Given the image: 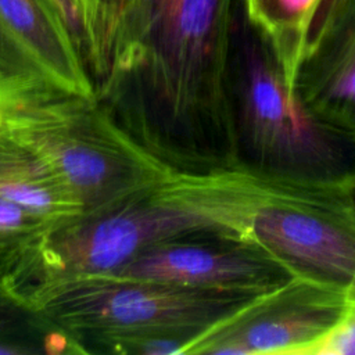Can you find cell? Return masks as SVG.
<instances>
[{"mask_svg":"<svg viewBox=\"0 0 355 355\" xmlns=\"http://www.w3.org/2000/svg\"><path fill=\"white\" fill-rule=\"evenodd\" d=\"M240 0H119L96 97L172 166L237 164L227 93Z\"/></svg>","mask_w":355,"mask_h":355,"instance_id":"cell-1","label":"cell"},{"mask_svg":"<svg viewBox=\"0 0 355 355\" xmlns=\"http://www.w3.org/2000/svg\"><path fill=\"white\" fill-rule=\"evenodd\" d=\"M201 234L257 248L293 275L355 295V190L273 178L239 164L176 171L153 190Z\"/></svg>","mask_w":355,"mask_h":355,"instance_id":"cell-2","label":"cell"},{"mask_svg":"<svg viewBox=\"0 0 355 355\" xmlns=\"http://www.w3.org/2000/svg\"><path fill=\"white\" fill-rule=\"evenodd\" d=\"M237 164L279 179L355 190V135L291 90L269 40L239 1L227 67Z\"/></svg>","mask_w":355,"mask_h":355,"instance_id":"cell-3","label":"cell"},{"mask_svg":"<svg viewBox=\"0 0 355 355\" xmlns=\"http://www.w3.org/2000/svg\"><path fill=\"white\" fill-rule=\"evenodd\" d=\"M0 293L72 333H169L187 337L189 347L252 298L114 273L8 275Z\"/></svg>","mask_w":355,"mask_h":355,"instance_id":"cell-4","label":"cell"},{"mask_svg":"<svg viewBox=\"0 0 355 355\" xmlns=\"http://www.w3.org/2000/svg\"><path fill=\"white\" fill-rule=\"evenodd\" d=\"M94 212L146 193L176 171L139 143L97 97L57 96L4 126Z\"/></svg>","mask_w":355,"mask_h":355,"instance_id":"cell-5","label":"cell"},{"mask_svg":"<svg viewBox=\"0 0 355 355\" xmlns=\"http://www.w3.org/2000/svg\"><path fill=\"white\" fill-rule=\"evenodd\" d=\"M190 234H201L197 219L151 189L50 225L26 244L11 273H111L153 244Z\"/></svg>","mask_w":355,"mask_h":355,"instance_id":"cell-6","label":"cell"},{"mask_svg":"<svg viewBox=\"0 0 355 355\" xmlns=\"http://www.w3.org/2000/svg\"><path fill=\"white\" fill-rule=\"evenodd\" d=\"M352 297L338 286L294 276L247 300L197 336L186 354L297 355L341 318Z\"/></svg>","mask_w":355,"mask_h":355,"instance_id":"cell-7","label":"cell"},{"mask_svg":"<svg viewBox=\"0 0 355 355\" xmlns=\"http://www.w3.org/2000/svg\"><path fill=\"white\" fill-rule=\"evenodd\" d=\"M111 273L244 297L270 291L295 276L257 248L208 234L159 241Z\"/></svg>","mask_w":355,"mask_h":355,"instance_id":"cell-8","label":"cell"},{"mask_svg":"<svg viewBox=\"0 0 355 355\" xmlns=\"http://www.w3.org/2000/svg\"><path fill=\"white\" fill-rule=\"evenodd\" d=\"M0 69L65 96L96 97L85 58L47 0H0Z\"/></svg>","mask_w":355,"mask_h":355,"instance_id":"cell-9","label":"cell"},{"mask_svg":"<svg viewBox=\"0 0 355 355\" xmlns=\"http://www.w3.org/2000/svg\"><path fill=\"white\" fill-rule=\"evenodd\" d=\"M294 93L319 118L355 135V0H322Z\"/></svg>","mask_w":355,"mask_h":355,"instance_id":"cell-10","label":"cell"},{"mask_svg":"<svg viewBox=\"0 0 355 355\" xmlns=\"http://www.w3.org/2000/svg\"><path fill=\"white\" fill-rule=\"evenodd\" d=\"M0 198L51 222L83 214L80 202L62 186L46 164L0 126Z\"/></svg>","mask_w":355,"mask_h":355,"instance_id":"cell-11","label":"cell"},{"mask_svg":"<svg viewBox=\"0 0 355 355\" xmlns=\"http://www.w3.org/2000/svg\"><path fill=\"white\" fill-rule=\"evenodd\" d=\"M322 0H241L248 21L269 40L294 92L295 75Z\"/></svg>","mask_w":355,"mask_h":355,"instance_id":"cell-12","label":"cell"},{"mask_svg":"<svg viewBox=\"0 0 355 355\" xmlns=\"http://www.w3.org/2000/svg\"><path fill=\"white\" fill-rule=\"evenodd\" d=\"M64 21L97 86L107 73L116 6L110 0H47Z\"/></svg>","mask_w":355,"mask_h":355,"instance_id":"cell-13","label":"cell"},{"mask_svg":"<svg viewBox=\"0 0 355 355\" xmlns=\"http://www.w3.org/2000/svg\"><path fill=\"white\" fill-rule=\"evenodd\" d=\"M93 343L116 354L172 355L186 354L190 340L180 334L169 333H110L92 336Z\"/></svg>","mask_w":355,"mask_h":355,"instance_id":"cell-14","label":"cell"},{"mask_svg":"<svg viewBox=\"0 0 355 355\" xmlns=\"http://www.w3.org/2000/svg\"><path fill=\"white\" fill-rule=\"evenodd\" d=\"M55 96H60V93L33 78L0 69V126Z\"/></svg>","mask_w":355,"mask_h":355,"instance_id":"cell-15","label":"cell"},{"mask_svg":"<svg viewBox=\"0 0 355 355\" xmlns=\"http://www.w3.org/2000/svg\"><path fill=\"white\" fill-rule=\"evenodd\" d=\"M297 355H355V297L341 318Z\"/></svg>","mask_w":355,"mask_h":355,"instance_id":"cell-16","label":"cell"},{"mask_svg":"<svg viewBox=\"0 0 355 355\" xmlns=\"http://www.w3.org/2000/svg\"><path fill=\"white\" fill-rule=\"evenodd\" d=\"M50 225L24 207L0 198V240H31Z\"/></svg>","mask_w":355,"mask_h":355,"instance_id":"cell-17","label":"cell"},{"mask_svg":"<svg viewBox=\"0 0 355 355\" xmlns=\"http://www.w3.org/2000/svg\"><path fill=\"white\" fill-rule=\"evenodd\" d=\"M28 241H0V283L17 265Z\"/></svg>","mask_w":355,"mask_h":355,"instance_id":"cell-18","label":"cell"},{"mask_svg":"<svg viewBox=\"0 0 355 355\" xmlns=\"http://www.w3.org/2000/svg\"><path fill=\"white\" fill-rule=\"evenodd\" d=\"M110 1H111V3H114V4H115V6H116V4H118V1H119V0H110Z\"/></svg>","mask_w":355,"mask_h":355,"instance_id":"cell-19","label":"cell"},{"mask_svg":"<svg viewBox=\"0 0 355 355\" xmlns=\"http://www.w3.org/2000/svg\"><path fill=\"white\" fill-rule=\"evenodd\" d=\"M0 241H7V240H0ZM12 241H18V240H12Z\"/></svg>","mask_w":355,"mask_h":355,"instance_id":"cell-20","label":"cell"}]
</instances>
